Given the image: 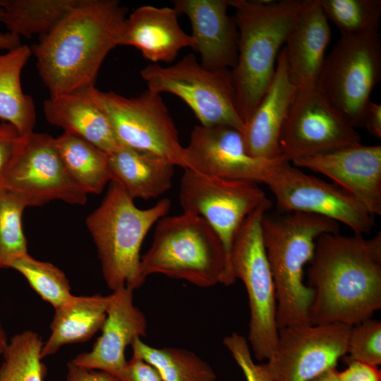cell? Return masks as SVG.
I'll use <instances>...</instances> for the list:
<instances>
[{
  "mask_svg": "<svg viewBox=\"0 0 381 381\" xmlns=\"http://www.w3.org/2000/svg\"><path fill=\"white\" fill-rule=\"evenodd\" d=\"M308 286L314 291L313 325H355L381 308V233L365 238L325 234L309 262Z\"/></svg>",
  "mask_w": 381,
  "mask_h": 381,
  "instance_id": "6da1fadb",
  "label": "cell"
},
{
  "mask_svg": "<svg viewBox=\"0 0 381 381\" xmlns=\"http://www.w3.org/2000/svg\"><path fill=\"white\" fill-rule=\"evenodd\" d=\"M128 9L116 0H82L34 45L39 75L50 97L95 86L119 41Z\"/></svg>",
  "mask_w": 381,
  "mask_h": 381,
  "instance_id": "7a4b0ae2",
  "label": "cell"
},
{
  "mask_svg": "<svg viewBox=\"0 0 381 381\" xmlns=\"http://www.w3.org/2000/svg\"><path fill=\"white\" fill-rule=\"evenodd\" d=\"M307 0H229L238 32V58L231 70L245 123L268 89L278 55Z\"/></svg>",
  "mask_w": 381,
  "mask_h": 381,
  "instance_id": "3957f363",
  "label": "cell"
},
{
  "mask_svg": "<svg viewBox=\"0 0 381 381\" xmlns=\"http://www.w3.org/2000/svg\"><path fill=\"white\" fill-rule=\"evenodd\" d=\"M270 211L263 214L261 226L275 288L278 329L309 323L314 291L303 282V267L313 258L318 238L338 233L339 224L309 213Z\"/></svg>",
  "mask_w": 381,
  "mask_h": 381,
  "instance_id": "277c9868",
  "label": "cell"
},
{
  "mask_svg": "<svg viewBox=\"0 0 381 381\" xmlns=\"http://www.w3.org/2000/svg\"><path fill=\"white\" fill-rule=\"evenodd\" d=\"M140 271L144 280L160 274L201 288L229 286L236 281L217 234L200 216L186 212L166 215L156 223L152 244L141 256Z\"/></svg>",
  "mask_w": 381,
  "mask_h": 381,
  "instance_id": "5b68a950",
  "label": "cell"
},
{
  "mask_svg": "<svg viewBox=\"0 0 381 381\" xmlns=\"http://www.w3.org/2000/svg\"><path fill=\"white\" fill-rule=\"evenodd\" d=\"M170 208V200L162 198L140 209L117 183L110 182L102 202L87 217L86 225L97 247L103 277L112 291L126 286L135 290L145 283L140 271L143 240Z\"/></svg>",
  "mask_w": 381,
  "mask_h": 381,
  "instance_id": "8992f818",
  "label": "cell"
},
{
  "mask_svg": "<svg viewBox=\"0 0 381 381\" xmlns=\"http://www.w3.org/2000/svg\"><path fill=\"white\" fill-rule=\"evenodd\" d=\"M272 206L267 198L246 219L230 253L233 274L243 282L248 294L250 315L247 340L258 361L270 358L278 338L275 288L261 226L263 214Z\"/></svg>",
  "mask_w": 381,
  "mask_h": 381,
  "instance_id": "52a82bcc",
  "label": "cell"
},
{
  "mask_svg": "<svg viewBox=\"0 0 381 381\" xmlns=\"http://www.w3.org/2000/svg\"><path fill=\"white\" fill-rule=\"evenodd\" d=\"M147 89L182 99L203 126H227L243 131L231 69H209L188 54L174 64H150L140 71Z\"/></svg>",
  "mask_w": 381,
  "mask_h": 381,
  "instance_id": "ba28073f",
  "label": "cell"
},
{
  "mask_svg": "<svg viewBox=\"0 0 381 381\" xmlns=\"http://www.w3.org/2000/svg\"><path fill=\"white\" fill-rule=\"evenodd\" d=\"M87 92L108 119L120 145L186 169L185 147L160 94L147 89L137 97H126L95 86Z\"/></svg>",
  "mask_w": 381,
  "mask_h": 381,
  "instance_id": "9c48e42d",
  "label": "cell"
},
{
  "mask_svg": "<svg viewBox=\"0 0 381 381\" xmlns=\"http://www.w3.org/2000/svg\"><path fill=\"white\" fill-rule=\"evenodd\" d=\"M381 78L379 33L341 35L325 57L316 85L355 128H362L370 95Z\"/></svg>",
  "mask_w": 381,
  "mask_h": 381,
  "instance_id": "30bf717a",
  "label": "cell"
},
{
  "mask_svg": "<svg viewBox=\"0 0 381 381\" xmlns=\"http://www.w3.org/2000/svg\"><path fill=\"white\" fill-rule=\"evenodd\" d=\"M262 183L286 212L322 216L346 225L355 234H369L375 226L374 216L340 187L306 174L291 162L272 159Z\"/></svg>",
  "mask_w": 381,
  "mask_h": 381,
  "instance_id": "8fae6325",
  "label": "cell"
},
{
  "mask_svg": "<svg viewBox=\"0 0 381 381\" xmlns=\"http://www.w3.org/2000/svg\"><path fill=\"white\" fill-rule=\"evenodd\" d=\"M1 188L19 194L28 207H40L53 200L84 205L87 195L64 165L55 138L34 131L20 135Z\"/></svg>",
  "mask_w": 381,
  "mask_h": 381,
  "instance_id": "7c38bea8",
  "label": "cell"
},
{
  "mask_svg": "<svg viewBox=\"0 0 381 381\" xmlns=\"http://www.w3.org/2000/svg\"><path fill=\"white\" fill-rule=\"evenodd\" d=\"M361 144L349 121L316 84L297 87L279 140V157L293 160Z\"/></svg>",
  "mask_w": 381,
  "mask_h": 381,
  "instance_id": "4fadbf2b",
  "label": "cell"
},
{
  "mask_svg": "<svg viewBox=\"0 0 381 381\" xmlns=\"http://www.w3.org/2000/svg\"><path fill=\"white\" fill-rule=\"evenodd\" d=\"M183 212L203 218L220 238L230 260L234 238L246 219L267 198L258 183L184 169L180 180Z\"/></svg>",
  "mask_w": 381,
  "mask_h": 381,
  "instance_id": "5bb4252c",
  "label": "cell"
},
{
  "mask_svg": "<svg viewBox=\"0 0 381 381\" xmlns=\"http://www.w3.org/2000/svg\"><path fill=\"white\" fill-rule=\"evenodd\" d=\"M351 326L300 323L278 329L274 351L266 365L274 381H310L346 354Z\"/></svg>",
  "mask_w": 381,
  "mask_h": 381,
  "instance_id": "9a60e30c",
  "label": "cell"
},
{
  "mask_svg": "<svg viewBox=\"0 0 381 381\" xmlns=\"http://www.w3.org/2000/svg\"><path fill=\"white\" fill-rule=\"evenodd\" d=\"M185 151V169L256 183H262L272 160L250 156L246 151L241 131L227 126H195Z\"/></svg>",
  "mask_w": 381,
  "mask_h": 381,
  "instance_id": "2e32d148",
  "label": "cell"
},
{
  "mask_svg": "<svg viewBox=\"0 0 381 381\" xmlns=\"http://www.w3.org/2000/svg\"><path fill=\"white\" fill-rule=\"evenodd\" d=\"M291 162L326 176L373 216L381 214V145L359 144Z\"/></svg>",
  "mask_w": 381,
  "mask_h": 381,
  "instance_id": "e0dca14e",
  "label": "cell"
},
{
  "mask_svg": "<svg viewBox=\"0 0 381 381\" xmlns=\"http://www.w3.org/2000/svg\"><path fill=\"white\" fill-rule=\"evenodd\" d=\"M133 289L123 287L111 294L102 334L91 351L76 356L71 361L81 368L107 373L120 377L126 367V348L138 337H145L147 322L134 304Z\"/></svg>",
  "mask_w": 381,
  "mask_h": 381,
  "instance_id": "ac0fdd59",
  "label": "cell"
},
{
  "mask_svg": "<svg viewBox=\"0 0 381 381\" xmlns=\"http://www.w3.org/2000/svg\"><path fill=\"white\" fill-rule=\"evenodd\" d=\"M174 8L188 18L200 63L209 69H231L238 58V32L228 13L229 0H174Z\"/></svg>",
  "mask_w": 381,
  "mask_h": 381,
  "instance_id": "d6986e66",
  "label": "cell"
},
{
  "mask_svg": "<svg viewBox=\"0 0 381 381\" xmlns=\"http://www.w3.org/2000/svg\"><path fill=\"white\" fill-rule=\"evenodd\" d=\"M297 85L289 73L284 47L273 79L241 132L247 152L264 159L279 158V140Z\"/></svg>",
  "mask_w": 381,
  "mask_h": 381,
  "instance_id": "ffe728a7",
  "label": "cell"
},
{
  "mask_svg": "<svg viewBox=\"0 0 381 381\" xmlns=\"http://www.w3.org/2000/svg\"><path fill=\"white\" fill-rule=\"evenodd\" d=\"M174 7L145 5L125 20L119 46H132L151 64L170 63L183 48H193L194 38L181 28Z\"/></svg>",
  "mask_w": 381,
  "mask_h": 381,
  "instance_id": "44dd1931",
  "label": "cell"
},
{
  "mask_svg": "<svg viewBox=\"0 0 381 381\" xmlns=\"http://www.w3.org/2000/svg\"><path fill=\"white\" fill-rule=\"evenodd\" d=\"M331 29L319 0H307L284 45L289 73L297 86L316 84Z\"/></svg>",
  "mask_w": 381,
  "mask_h": 381,
  "instance_id": "7402d4cb",
  "label": "cell"
},
{
  "mask_svg": "<svg viewBox=\"0 0 381 381\" xmlns=\"http://www.w3.org/2000/svg\"><path fill=\"white\" fill-rule=\"evenodd\" d=\"M88 88L49 97L43 103V112L49 123L88 141L109 154L120 144L108 119L90 98Z\"/></svg>",
  "mask_w": 381,
  "mask_h": 381,
  "instance_id": "603a6c76",
  "label": "cell"
},
{
  "mask_svg": "<svg viewBox=\"0 0 381 381\" xmlns=\"http://www.w3.org/2000/svg\"><path fill=\"white\" fill-rule=\"evenodd\" d=\"M107 156L111 181L133 200L157 198L171 187L176 166L163 157L121 145Z\"/></svg>",
  "mask_w": 381,
  "mask_h": 381,
  "instance_id": "cb8c5ba5",
  "label": "cell"
},
{
  "mask_svg": "<svg viewBox=\"0 0 381 381\" xmlns=\"http://www.w3.org/2000/svg\"><path fill=\"white\" fill-rule=\"evenodd\" d=\"M110 299L111 294L73 295L55 309L51 334L41 350L42 358L54 354L64 345L90 339L104 323Z\"/></svg>",
  "mask_w": 381,
  "mask_h": 381,
  "instance_id": "d4e9b609",
  "label": "cell"
},
{
  "mask_svg": "<svg viewBox=\"0 0 381 381\" xmlns=\"http://www.w3.org/2000/svg\"><path fill=\"white\" fill-rule=\"evenodd\" d=\"M32 54L21 44L0 54V119L16 128L20 135L33 132L36 113L32 97L24 93L21 73Z\"/></svg>",
  "mask_w": 381,
  "mask_h": 381,
  "instance_id": "484cf974",
  "label": "cell"
},
{
  "mask_svg": "<svg viewBox=\"0 0 381 381\" xmlns=\"http://www.w3.org/2000/svg\"><path fill=\"white\" fill-rule=\"evenodd\" d=\"M82 0H0L2 11L0 22L8 32L30 39L42 37L58 23Z\"/></svg>",
  "mask_w": 381,
  "mask_h": 381,
  "instance_id": "4316f807",
  "label": "cell"
},
{
  "mask_svg": "<svg viewBox=\"0 0 381 381\" xmlns=\"http://www.w3.org/2000/svg\"><path fill=\"white\" fill-rule=\"evenodd\" d=\"M55 144L66 170L87 193H101L111 181L108 156L88 141L64 132Z\"/></svg>",
  "mask_w": 381,
  "mask_h": 381,
  "instance_id": "83f0119b",
  "label": "cell"
},
{
  "mask_svg": "<svg viewBox=\"0 0 381 381\" xmlns=\"http://www.w3.org/2000/svg\"><path fill=\"white\" fill-rule=\"evenodd\" d=\"M135 354L154 366L162 381H215L211 365L194 352L176 347L156 348L138 337L131 344Z\"/></svg>",
  "mask_w": 381,
  "mask_h": 381,
  "instance_id": "f1b7e54d",
  "label": "cell"
},
{
  "mask_svg": "<svg viewBox=\"0 0 381 381\" xmlns=\"http://www.w3.org/2000/svg\"><path fill=\"white\" fill-rule=\"evenodd\" d=\"M43 344L32 330L12 337L3 354L0 381H44L47 370L41 357Z\"/></svg>",
  "mask_w": 381,
  "mask_h": 381,
  "instance_id": "f546056e",
  "label": "cell"
},
{
  "mask_svg": "<svg viewBox=\"0 0 381 381\" xmlns=\"http://www.w3.org/2000/svg\"><path fill=\"white\" fill-rule=\"evenodd\" d=\"M327 18L341 35L379 33L380 0H319Z\"/></svg>",
  "mask_w": 381,
  "mask_h": 381,
  "instance_id": "4dcf8cb0",
  "label": "cell"
},
{
  "mask_svg": "<svg viewBox=\"0 0 381 381\" xmlns=\"http://www.w3.org/2000/svg\"><path fill=\"white\" fill-rule=\"evenodd\" d=\"M27 207L19 194L0 188V268H10L13 262L28 253L22 227V214Z\"/></svg>",
  "mask_w": 381,
  "mask_h": 381,
  "instance_id": "1f68e13d",
  "label": "cell"
},
{
  "mask_svg": "<svg viewBox=\"0 0 381 381\" xmlns=\"http://www.w3.org/2000/svg\"><path fill=\"white\" fill-rule=\"evenodd\" d=\"M10 268L20 272L41 298L54 309L73 296L66 274L49 262L40 261L27 253L13 262Z\"/></svg>",
  "mask_w": 381,
  "mask_h": 381,
  "instance_id": "d6a6232c",
  "label": "cell"
},
{
  "mask_svg": "<svg viewBox=\"0 0 381 381\" xmlns=\"http://www.w3.org/2000/svg\"><path fill=\"white\" fill-rule=\"evenodd\" d=\"M346 358L378 366L381 363V322L366 319L351 326Z\"/></svg>",
  "mask_w": 381,
  "mask_h": 381,
  "instance_id": "836d02e7",
  "label": "cell"
},
{
  "mask_svg": "<svg viewBox=\"0 0 381 381\" xmlns=\"http://www.w3.org/2000/svg\"><path fill=\"white\" fill-rule=\"evenodd\" d=\"M223 344L242 370L246 381H274L266 363L254 362L245 337L234 332L224 338Z\"/></svg>",
  "mask_w": 381,
  "mask_h": 381,
  "instance_id": "e575fe53",
  "label": "cell"
},
{
  "mask_svg": "<svg viewBox=\"0 0 381 381\" xmlns=\"http://www.w3.org/2000/svg\"><path fill=\"white\" fill-rule=\"evenodd\" d=\"M120 381H162L156 368L151 364L133 354L127 361Z\"/></svg>",
  "mask_w": 381,
  "mask_h": 381,
  "instance_id": "d590c367",
  "label": "cell"
},
{
  "mask_svg": "<svg viewBox=\"0 0 381 381\" xmlns=\"http://www.w3.org/2000/svg\"><path fill=\"white\" fill-rule=\"evenodd\" d=\"M19 137L11 124L4 121L0 123V188Z\"/></svg>",
  "mask_w": 381,
  "mask_h": 381,
  "instance_id": "8d00e7d4",
  "label": "cell"
},
{
  "mask_svg": "<svg viewBox=\"0 0 381 381\" xmlns=\"http://www.w3.org/2000/svg\"><path fill=\"white\" fill-rule=\"evenodd\" d=\"M344 358L347 368L339 372V381H381L378 366Z\"/></svg>",
  "mask_w": 381,
  "mask_h": 381,
  "instance_id": "74e56055",
  "label": "cell"
},
{
  "mask_svg": "<svg viewBox=\"0 0 381 381\" xmlns=\"http://www.w3.org/2000/svg\"><path fill=\"white\" fill-rule=\"evenodd\" d=\"M66 381H120L107 373L79 367L69 361L67 364Z\"/></svg>",
  "mask_w": 381,
  "mask_h": 381,
  "instance_id": "f35d334b",
  "label": "cell"
},
{
  "mask_svg": "<svg viewBox=\"0 0 381 381\" xmlns=\"http://www.w3.org/2000/svg\"><path fill=\"white\" fill-rule=\"evenodd\" d=\"M362 128L370 135L381 138V104L370 101L365 111Z\"/></svg>",
  "mask_w": 381,
  "mask_h": 381,
  "instance_id": "ab89813d",
  "label": "cell"
},
{
  "mask_svg": "<svg viewBox=\"0 0 381 381\" xmlns=\"http://www.w3.org/2000/svg\"><path fill=\"white\" fill-rule=\"evenodd\" d=\"M2 8L0 5V14ZM21 45L20 37L9 32H0V50L9 51Z\"/></svg>",
  "mask_w": 381,
  "mask_h": 381,
  "instance_id": "60d3db41",
  "label": "cell"
},
{
  "mask_svg": "<svg viewBox=\"0 0 381 381\" xmlns=\"http://www.w3.org/2000/svg\"><path fill=\"white\" fill-rule=\"evenodd\" d=\"M310 381H339V371L335 368H330L313 378Z\"/></svg>",
  "mask_w": 381,
  "mask_h": 381,
  "instance_id": "b9f144b4",
  "label": "cell"
},
{
  "mask_svg": "<svg viewBox=\"0 0 381 381\" xmlns=\"http://www.w3.org/2000/svg\"><path fill=\"white\" fill-rule=\"evenodd\" d=\"M8 344L6 332L0 320V355H3Z\"/></svg>",
  "mask_w": 381,
  "mask_h": 381,
  "instance_id": "7bdbcfd3",
  "label": "cell"
}]
</instances>
